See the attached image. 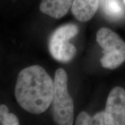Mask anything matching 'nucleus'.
<instances>
[{"instance_id": "1a4fd4ad", "label": "nucleus", "mask_w": 125, "mask_h": 125, "mask_svg": "<svg viewBox=\"0 0 125 125\" xmlns=\"http://www.w3.org/2000/svg\"><path fill=\"white\" fill-rule=\"evenodd\" d=\"M0 125H18L20 122L18 117L13 113H10L8 107L1 104L0 106Z\"/></svg>"}, {"instance_id": "0eeeda50", "label": "nucleus", "mask_w": 125, "mask_h": 125, "mask_svg": "<svg viewBox=\"0 0 125 125\" xmlns=\"http://www.w3.org/2000/svg\"><path fill=\"white\" fill-rule=\"evenodd\" d=\"M74 0H42L40 10L54 19L64 17L72 7Z\"/></svg>"}, {"instance_id": "f257e3e1", "label": "nucleus", "mask_w": 125, "mask_h": 125, "mask_svg": "<svg viewBox=\"0 0 125 125\" xmlns=\"http://www.w3.org/2000/svg\"><path fill=\"white\" fill-rule=\"evenodd\" d=\"M54 83L40 65L27 67L20 72L15 87L18 104L26 111L38 115L52 105Z\"/></svg>"}, {"instance_id": "9d476101", "label": "nucleus", "mask_w": 125, "mask_h": 125, "mask_svg": "<svg viewBox=\"0 0 125 125\" xmlns=\"http://www.w3.org/2000/svg\"><path fill=\"white\" fill-rule=\"evenodd\" d=\"M75 125H93V117H90L85 111L81 112L78 115L75 121Z\"/></svg>"}, {"instance_id": "7ed1b4c3", "label": "nucleus", "mask_w": 125, "mask_h": 125, "mask_svg": "<svg viewBox=\"0 0 125 125\" xmlns=\"http://www.w3.org/2000/svg\"><path fill=\"white\" fill-rule=\"evenodd\" d=\"M97 42L103 49L101 65L103 67L114 70L125 61V42L120 36L106 27L99 29Z\"/></svg>"}, {"instance_id": "20e7f679", "label": "nucleus", "mask_w": 125, "mask_h": 125, "mask_svg": "<svg viewBox=\"0 0 125 125\" xmlns=\"http://www.w3.org/2000/svg\"><path fill=\"white\" fill-rule=\"evenodd\" d=\"M79 28L74 24H65L58 27L52 33L48 47L52 56L58 62H68L76 54L75 46L70 40L77 35Z\"/></svg>"}, {"instance_id": "423d86ee", "label": "nucleus", "mask_w": 125, "mask_h": 125, "mask_svg": "<svg viewBox=\"0 0 125 125\" xmlns=\"http://www.w3.org/2000/svg\"><path fill=\"white\" fill-rule=\"evenodd\" d=\"M99 0H74L71 11L77 20L85 22L90 20L96 13Z\"/></svg>"}, {"instance_id": "9b49d317", "label": "nucleus", "mask_w": 125, "mask_h": 125, "mask_svg": "<svg viewBox=\"0 0 125 125\" xmlns=\"http://www.w3.org/2000/svg\"></svg>"}, {"instance_id": "f03ea898", "label": "nucleus", "mask_w": 125, "mask_h": 125, "mask_svg": "<svg viewBox=\"0 0 125 125\" xmlns=\"http://www.w3.org/2000/svg\"><path fill=\"white\" fill-rule=\"evenodd\" d=\"M67 80L68 76L65 70H56L52 111L53 119L57 125H72L74 123V102L67 90Z\"/></svg>"}, {"instance_id": "39448f33", "label": "nucleus", "mask_w": 125, "mask_h": 125, "mask_svg": "<svg viewBox=\"0 0 125 125\" xmlns=\"http://www.w3.org/2000/svg\"><path fill=\"white\" fill-rule=\"evenodd\" d=\"M104 111L108 125H125V90L117 86L108 94Z\"/></svg>"}, {"instance_id": "6e6552de", "label": "nucleus", "mask_w": 125, "mask_h": 125, "mask_svg": "<svg viewBox=\"0 0 125 125\" xmlns=\"http://www.w3.org/2000/svg\"><path fill=\"white\" fill-rule=\"evenodd\" d=\"M102 6L104 13L111 18H118L124 13L119 0H105Z\"/></svg>"}]
</instances>
